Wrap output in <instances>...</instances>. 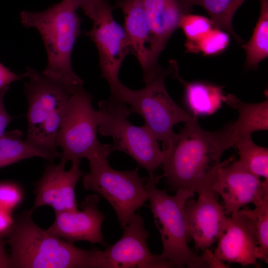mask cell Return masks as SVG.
<instances>
[{
  "label": "cell",
  "mask_w": 268,
  "mask_h": 268,
  "mask_svg": "<svg viewBox=\"0 0 268 268\" xmlns=\"http://www.w3.org/2000/svg\"><path fill=\"white\" fill-rule=\"evenodd\" d=\"M232 122L210 132L196 117L175 134L162 163L169 190L183 189L198 195L214 191L213 186L223 153L234 145Z\"/></svg>",
  "instance_id": "obj_1"
},
{
  "label": "cell",
  "mask_w": 268,
  "mask_h": 268,
  "mask_svg": "<svg viewBox=\"0 0 268 268\" xmlns=\"http://www.w3.org/2000/svg\"><path fill=\"white\" fill-rule=\"evenodd\" d=\"M33 208L15 219L8 234L9 268H96L97 249L85 250L39 227Z\"/></svg>",
  "instance_id": "obj_2"
},
{
  "label": "cell",
  "mask_w": 268,
  "mask_h": 268,
  "mask_svg": "<svg viewBox=\"0 0 268 268\" xmlns=\"http://www.w3.org/2000/svg\"><path fill=\"white\" fill-rule=\"evenodd\" d=\"M25 74L27 80L24 93L28 102L25 139L52 161L60 157L57 138L73 91L78 87H70L31 67H27Z\"/></svg>",
  "instance_id": "obj_3"
},
{
  "label": "cell",
  "mask_w": 268,
  "mask_h": 268,
  "mask_svg": "<svg viewBox=\"0 0 268 268\" xmlns=\"http://www.w3.org/2000/svg\"><path fill=\"white\" fill-rule=\"evenodd\" d=\"M70 0H63L41 12L23 11L22 23L34 27L42 36L48 55L43 72L70 87L83 86V81L73 71L71 55L80 33L81 19Z\"/></svg>",
  "instance_id": "obj_4"
},
{
  "label": "cell",
  "mask_w": 268,
  "mask_h": 268,
  "mask_svg": "<svg viewBox=\"0 0 268 268\" xmlns=\"http://www.w3.org/2000/svg\"><path fill=\"white\" fill-rule=\"evenodd\" d=\"M157 179L148 177L146 188L149 208L162 242L160 258L168 261L171 268H208L202 257L188 244L184 205L195 193L180 189L174 195H170L166 189L161 190L156 187Z\"/></svg>",
  "instance_id": "obj_5"
},
{
  "label": "cell",
  "mask_w": 268,
  "mask_h": 268,
  "mask_svg": "<svg viewBox=\"0 0 268 268\" xmlns=\"http://www.w3.org/2000/svg\"><path fill=\"white\" fill-rule=\"evenodd\" d=\"M98 105V132L112 137V152L126 153L147 171L149 178H155L154 172L161 166L164 153L152 131L144 125L138 127L132 124L127 118L133 112L120 101L109 98L99 101Z\"/></svg>",
  "instance_id": "obj_6"
},
{
  "label": "cell",
  "mask_w": 268,
  "mask_h": 268,
  "mask_svg": "<svg viewBox=\"0 0 268 268\" xmlns=\"http://www.w3.org/2000/svg\"><path fill=\"white\" fill-rule=\"evenodd\" d=\"M173 69L171 62L167 69H162L140 89H132L122 84L117 98V101L130 106L133 113L143 118L144 125L162 141L163 151L168 149L175 134L174 126L179 123H186L194 117L179 107L166 90L165 79L171 74Z\"/></svg>",
  "instance_id": "obj_7"
},
{
  "label": "cell",
  "mask_w": 268,
  "mask_h": 268,
  "mask_svg": "<svg viewBox=\"0 0 268 268\" xmlns=\"http://www.w3.org/2000/svg\"><path fill=\"white\" fill-rule=\"evenodd\" d=\"M88 161L90 171L83 175L85 189L100 195L109 202L124 228L148 199L146 188L148 178L140 176L138 168L127 171L114 169L108 158L95 156Z\"/></svg>",
  "instance_id": "obj_8"
},
{
  "label": "cell",
  "mask_w": 268,
  "mask_h": 268,
  "mask_svg": "<svg viewBox=\"0 0 268 268\" xmlns=\"http://www.w3.org/2000/svg\"><path fill=\"white\" fill-rule=\"evenodd\" d=\"M92 99L83 86L73 91L57 138L62 163L95 156L108 158L112 152L111 144H102L97 138L98 114Z\"/></svg>",
  "instance_id": "obj_9"
},
{
  "label": "cell",
  "mask_w": 268,
  "mask_h": 268,
  "mask_svg": "<svg viewBox=\"0 0 268 268\" xmlns=\"http://www.w3.org/2000/svg\"><path fill=\"white\" fill-rule=\"evenodd\" d=\"M113 9L107 0H101L92 19V28L85 34L97 49L101 76L109 84L110 98L117 99L122 84L119 79L120 69L124 59L131 53V48L124 27L113 17Z\"/></svg>",
  "instance_id": "obj_10"
},
{
  "label": "cell",
  "mask_w": 268,
  "mask_h": 268,
  "mask_svg": "<svg viewBox=\"0 0 268 268\" xmlns=\"http://www.w3.org/2000/svg\"><path fill=\"white\" fill-rule=\"evenodd\" d=\"M121 238L102 251L97 249L96 268H169V262L152 254L147 240L149 235L144 219L134 214L123 228Z\"/></svg>",
  "instance_id": "obj_11"
},
{
  "label": "cell",
  "mask_w": 268,
  "mask_h": 268,
  "mask_svg": "<svg viewBox=\"0 0 268 268\" xmlns=\"http://www.w3.org/2000/svg\"><path fill=\"white\" fill-rule=\"evenodd\" d=\"M213 190L220 196L226 215L249 203L255 205L268 194V183L248 170L239 160L221 162Z\"/></svg>",
  "instance_id": "obj_12"
},
{
  "label": "cell",
  "mask_w": 268,
  "mask_h": 268,
  "mask_svg": "<svg viewBox=\"0 0 268 268\" xmlns=\"http://www.w3.org/2000/svg\"><path fill=\"white\" fill-rule=\"evenodd\" d=\"M198 195L187 200L184 214L188 243L193 240L194 248L203 252L217 241L227 216L214 191Z\"/></svg>",
  "instance_id": "obj_13"
},
{
  "label": "cell",
  "mask_w": 268,
  "mask_h": 268,
  "mask_svg": "<svg viewBox=\"0 0 268 268\" xmlns=\"http://www.w3.org/2000/svg\"><path fill=\"white\" fill-rule=\"evenodd\" d=\"M80 160L71 162L68 170L66 164L47 165L35 190V199L32 208L51 207L55 213L77 210L75 189L79 179L83 176L80 169Z\"/></svg>",
  "instance_id": "obj_14"
},
{
  "label": "cell",
  "mask_w": 268,
  "mask_h": 268,
  "mask_svg": "<svg viewBox=\"0 0 268 268\" xmlns=\"http://www.w3.org/2000/svg\"><path fill=\"white\" fill-rule=\"evenodd\" d=\"M114 8L122 10L124 28L128 36L132 53L138 60L146 84L162 70L152 53L153 41L143 0H117Z\"/></svg>",
  "instance_id": "obj_15"
},
{
  "label": "cell",
  "mask_w": 268,
  "mask_h": 268,
  "mask_svg": "<svg viewBox=\"0 0 268 268\" xmlns=\"http://www.w3.org/2000/svg\"><path fill=\"white\" fill-rule=\"evenodd\" d=\"M99 201L98 195H88L81 202V210L55 213V219L47 230L72 243L85 241L106 245L101 232L105 215L99 209Z\"/></svg>",
  "instance_id": "obj_16"
},
{
  "label": "cell",
  "mask_w": 268,
  "mask_h": 268,
  "mask_svg": "<svg viewBox=\"0 0 268 268\" xmlns=\"http://www.w3.org/2000/svg\"><path fill=\"white\" fill-rule=\"evenodd\" d=\"M230 215L214 255L222 262L260 267L258 242L247 219L241 209Z\"/></svg>",
  "instance_id": "obj_17"
},
{
  "label": "cell",
  "mask_w": 268,
  "mask_h": 268,
  "mask_svg": "<svg viewBox=\"0 0 268 268\" xmlns=\"http://www.w3.org/2000/svg\"><path fill=\"white\" fill-rule=\"evenodd\" d=\"M153 41L152 53L157 60L176 30L182 16L190 11L180 0H143Z\"/></svg>",
  "instance_id": "obj_18"
},
{
  "label": "cell",
  "mask_w": 268,
  "mask_h": 268,
  "mask_svg": "<svg viewBox=\"0 0 268 268\" xmlns=\"http://www.w3.org/2000/svg\"><path fill=\"white\" fill-rule=\"evenodd\" d=\"M171 75L182 84L185 103L193 116L213 114L225 102L223 86L204 81H186L179 76L178 68L174 69Z\"/></svg>",
  "instance_id": "obj_19"
},
{
  "label": "cell",
  "mask_w": 268,
  "mask_h": 268,
  "mask_svg": "<svg viewBox=\"0 0 268 268\" xmlns=\"http://www.w3.org/2000/svg\"><path fill=\"white\" fill-rule=\"evenodd\" d=\"M225 102L238 112L237 120L232 124L235 142L238 138L251 136L253 132L268 130V99L258 103H249L228 94Z\"/></svg>",
  "instance_id": "obj_20"
},
{
  "label": "cell",
  "mask_w": 268,
  "mask_h": 268,
  "mask_svg": "<svg viewBox=\"0 0 268 268\" xmlns=\"http://www.w3.org/2000/svg\"><path fill=\"white\" fill-rule=\"evenodd\" d=\"M245 0H180L189 10L194 5L203 8L210 16L213 26L227 31L238 43L243 40L235 32L232 19L238 8Z\"/></svg>",
  "instance_id": "obj_21"
},
{
  "label": "cell",
  "mask_w": 268,
  "mask_h": 268,
  "mask_svg": "<svg viewBox=\"0 0 268 268\" xmlns=\"http://www.w3.org/2000/svg\"><path fill=\"white\" fill-rule=\"evenodd\" d=\"M23 136V133L18 130L5 132L0 136V168L34 157L52 161L47 153L24 139Z\"/></svg>",
  "instance_id": "obj_22"
},
{
  "label": "cell",
  "mask_w": 268,
  "mask_h": 268,
  "mask_svg": "<svg viewBox=\"0 0 268 268\" xmlns=\"http://www.w3.org/2000/svg\"><path fill=\"white\" fill-rule=\"evenodd\" d=\"M260 15L249 41L242 45L246 53V68L257 69L268 57V0H259Z\"/></svg>",
  "instance_id": "obj_23"
},
{
  "label": "cell",
  "mask_w": 268,
  "mask_h": 268,
  "mask_svg": "<svg viewBox=\"0 0 268 268\" xmlns=\"http://www.w3.org/2000/svg\"><path fill=\"white\" fill-rule=\"evenodd\" d=\"M238 150V159L254 174L264 178L268 183V149L259 146L252 140L251 136L237 139L234 145Z\"/></svg>",
  "instance_id": "obj_24"
},
{
  "label": "cell",
  "mask_w": 268,
  "mask_h": 268,
  "mask_svg": "<svg viewBox=\"0 0 268 268\" xmlns=\"http://www.w3.org/2000/svg\"><path fill=\"white\" fill-rule=\"evenodd\" d=\"M253 209H241L248 220L258 244V259L268 263V194Z\"/></svg>",
  "instance_id": "obj_25"
},
{
  "label": "cell",
  "mask_w": 268,
  "mask_h": 268,
  "mask_svg": "<svg viewBox=\"0 0 268 268\" xmlns=\"http://www.w3.org/2000/svg\"><path fill=\"white\" fill-rule=\"evenodd\" d=\"M213 27L211 20L207 17L189 13L184 14L179 23L186 38L187 50L204 37Z\"/></svg>",
  "instance_id": "obj_26"
},
{
  "label": "cell",
  "mask_w": 268,
  "mask_h": 268,
  "mask_svg": "<svg viewBox=\"0 0 268 268\" xmlns=\"http://www.w3.org/2000/svg\"><path fill=\"white\" fill-rule=\"evenodd\" d=\"M230 42L228 33L213 27L187 51L201 52L205 56H215L224 52L228 47Z\"/></svg>",
  "instance_id": "obj_27"
},
{
  "label": "cell",
  "mask_w": 268,
  "mask_h": 268,
  "mask_svg": "<svg viewBox=\"0 0 268 268\" xmlns=\"http://www.w3.org/2000/svg\"><path fill=\"white\" fill-rule=\"evenodd\" d=\"M22 187L9 181H0V207L11 212L17 207L24 199Z\"/></svg>",
  "instance_id": "obj_28"
},
{
  "label": "cell",
  "mask_w": 268,
  "mask_h": 268,
  "mask_svg": "<svg viewBox=\"0 0 268 268\" xmlns=\"http://www.w3.org/2000/svg\"><path fill=\"white\" fill-rule=\"evenodd\" d=\"M9 87L7 86L0 89V136L5 133L7 126L14 118L7 113L4 104V97Z\"/></svg>",
  "instance_id": "obj_29"
},
{
  "label": "cell",
  "mask_w": 268,
  "mask_h": 268,
  "mask_svg": "<svg viewBox=\"0 0 268 268\" xmlns=\"http://www.w3.org/2000/svg\"><path fill=\"white\" fill-rule=\"evenodd\" d=\"M12 212L0 207V238L8 235L14 223Z\"/></svg>",
  "instance_id": "obj_30"
},
{
  "label": "cell",
  "mask_w": 268,
  "mask_h": 268,
  "mask_svg": "<svg viewBox=\"0 0 268 268\" xmlns=\"http://www.w3.org/2000/svg\"><path fill=\"white\" fill-rule=\"evenodd\" d=\"M76 8H81L84 13L92 19L101 0H70Z\"/></svg>",
  "instance_id": "obj_31"
},
{
  "label": "cell",
  "mask_w": 268,
  "mask_h": 268,
  "mask_svg": "<svg viewBox=\"0 0 268 268\" xmlns=\"http://www.w3.org/2000/svg\"><path fill=\"white\" fill-rule=\"evenodd\" d=\"M25 74H17L0 63V89L9 86L11 82L25 77Z\"/></svg>",
  "instance_id": "obj_32"
},
{
  "label": "cell",
  "mask_w": 268,
  "mask_h": 268,
  "mask_svg": "<svg viewBox=\"0 0 268 268\" xmlns=\"http://www.w3.org/2000/svg\"><path fill=\"white\" fill-rule=\"evenodd\" d=\"M201 257L208 268H227L221 261L218 259L209 249L204 250Z\"/></svg>",
  "instance_id": "obj_33"
},
{
  "label": "cell",
  "mask_w": 268,
  "mask_h": 268,
  "mask_svg": "<svg viewBox=\"0 0 268 268\" xmlns=\"http://www.w3.org/2000/svg\"><path fill=\"white\" fill-rule=\"evenodd\" d=\"M5 243L0 238V268H9V256L5 250Z\"/></svg>",
  "instance_id": "obj_34"
}]
</instances>
